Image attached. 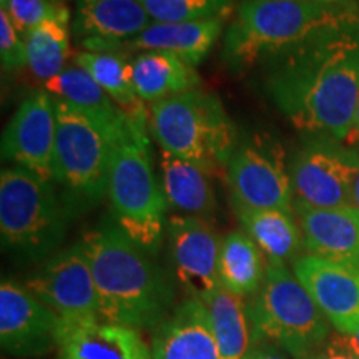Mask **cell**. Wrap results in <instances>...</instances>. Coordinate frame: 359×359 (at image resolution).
<instances>
[{"mask_svg":"<svg viewBox=\"0 0 359 359\" xmlns=\"http://www.w3.org/2000/svg\"><path fill=\"white\" fill-rule=\"evenodd\" d=\"M258 70L269 100L296 128L346 140L359 103V22L268 58Z\"/></svg>","mask_w":359,"mask_h":359,"instance_id":"cell-1","label":"cell"},{"mask_svg":"<svg viewBox=\"0 0 359 359\" xmlns=\"http://www.w3.org/2000/svg\"><path fill=\"white\" fill-rule=\"evenodd\" d=\"M79 245L92 268L103 321L148 330L167 320L173 304L168 278L114 218L85 233Z\"/></svg>","mask_w":359,"mask_h":359,"instance_id":"cell-2","label":"cell"},{"mask_svg":"<svg viewBox=\"0 0 359 359\" xmlns=\"http://www.w3.org/2000/svg\"><path fill=\"white\" fill-rule=\"evenodd\" d=\"M354 22H359L358 4L241 0L224 34L223 60L231 72L258 69L268 58Z\"/></svg>","mask_w":359,"mask_h":359,"instance_id":"cell-3","label":"cell"},{"mask_svg":"<svg viewBox=\"0 0 359 359\" xmlns=\"http://www.w3.org/2000/svg\"><path fill=\"white\" fill-rule=\"evenodd\" d=\"M148 122L130 118L115 143L109 177L114 222L148 255L158 251L165 230V198L151 161Z\"/></svg>","mask_w":359,"mask_h":359,"instance_id":"cell-4","label":"cell"},{"mask_svg":"<svg viewBox=\"0 0 359 359\" xmlns=\"http://www.w3.org/2000/svg\"><path fill=\"white\" fill-rule=\"evenodd\" d=\"M150 132L161 150L210 175L228 167L240 142L222 100L200 88L151 103Z\"/></svg>","mask_w":359,"mask_h":359,"instance_id":"cell-5","label":"cell"},{"mask_svg":"<svg viewBox=\"0 0 359 359\" xmlns=\"http://www.w3.org/2000/svg\"><path fill=\"white\" fill-rule=\"evenodd\" d=\"M55 111L52 182L60 188L58 195L67 215L74 218L97 206L109 193L111 155L120 135L58 98Z\"/></svg>","mask_w":359,"mask_h":359,"instance_id":"cell-6","label":"cell"},{"mask_svg":"<svg viewBox=\"0 0 359 359\" xmlns=\"http://www.w3.org/2000/svg\"><path fill=\"white\" fill-rule=\"evenodd\" d=\"M69 215L55 183L20 167L0 173L2 246L24 262L48 259L65 238Z\"/></svg>","mask_w":359,"mask_h":359,"instance_id":"cell-7","label":"cell"},{"mask_svg":"<svg viewBox=\"0 0 359 359\" xmlns=\"http://www.w3.org/2000/svg\"><path fill=\"white\" fill-rule=\"evenodd\" d=\"M253 343L266 341L306 359L330 336L327 320L285 263L266 264L258 293L246 304Z\"/></svg>","mask_w":359,"mask_h":359,"instance_id":"cell-8","label":"cell"},{"mask_svg":"<svg viewBox=\"0 0 359 359\" xmlns=\"http://www.w3.org/2000/svg\"><path fill=\"white\" fill-rule=\"evenodd\" d=\"M233 206L293 213V187L283 147L255 133L238 142L226 167Z\"/></svg>","mask_w":359,"mask_h":359,"instance_id":"cell-9","label":"cell"},{"mask_svg":"<svg viewBox=\"0 0 359 359\" xmlns=\"http://www.w3.org/2000/svg\"><path fill=\"white\" fill-rule=\"evenodd\" d=\"M358 175V151L326 135H314V138L294 151L290 161L296 201L314 208L353 205Z\"/></svg>","mask_w":359,"mask_h":359,"instance_id":"cell-10","label":"cell"},{"mask_svg":"<svg viewBox=\"0 0 359 359\" xmlns=\"http://www.w3.org/2000/svg\"><path fill=\"white\" fill-rule=\"evenodd\" d=\"M27 288L62 321L102 320L92 268L79 243L52 255L27 281Z\"/></svg>","mask_w":359,"mask_h":359,"instance_id":"cell-11","label":"cell"},{"mask_svg":"<svg viewBox=\"0 0 359 359\" xmlns=\"http://www.w3.org/2000/svg\"><path fill=\"white\" fill-rule=\"evenodd\" d=\"M175 278L188 298L205 302L222 288L218 262L222 241L203 218L175 215L167 223Z\"/></svg>","mask_w":359,"mask_h":359,"instance_id":"cell-12","label":"cell"},{"mask_svg":"<svg viewBox=\"0 0 359 359\" xmlns=\"http://www.w3.org/2000/svg\"><path fill=\"white\" fill-rule=\"evenodd\" d=\"M62 320L27 286L0 285V346L11 356H42L57 349Z\"/></svg>","mask_w":359,"mask_h":359,"instance_id":"cell-13","label":"cell"},{"mask_svg":"<svg viewBox=\"0 0 359 359\" xmlns=\"http://www.w3.org/2000/svg\"><path fill=\"white\" fill-rule=\"evenodd\" d=\"M57 138L55 97L45 90L20 103L2 135V160L52 180Z\"/></svg>","mask_w":359,"mask_h":359,"instance_id":"cell-14","label":"cell"},{"mask_svg":"<svg viewBox=\"0 0 359 359\" xmlns=\"http://www.w3.org/2000/svg\"><path fill=\"white\" fill-rule=\"evenodd\" d=\"M293 273L336 331L359 330V268L303 255L293 262Z\"/></svg>","mask_w":359,"mask_h":359,"instance_id":"cell-15","label":"cell"},{"mask_svg":"<svg viewBox=\"0 0 359 359\" xmlns=\"http://www.w3.org/2000/svg\"><path fill=\"white\" fill-rule=\"evenodd\" d=\"M294 212L308 255L359 268V210L356 206L314 208L294 201Z\"/></svg>","mask_w":359,"mask_h":359,"instance_id":"cell-16","label":"cell"},{"mask_svg":"<svg viewBox=\"0 0 359 359\" xmlns=\"http://www.w3.org/2000/svg\"><path fill=\"white\" fill-rule=\"evenodd\" d=\"M58 359H154L133 327L103 320L60 323Z\"/></svg>","mask_w":359,"mask_h":359,"instance_id":"cell-17","label":"cell"},{"mask_svg":"<svg viewBox=\"0 0 359 359\" xmlns=\"http://www.w3.org/2000/svg\"><path fill=\"white\" fill-rule=\"evenodd\" d=\"M154 359H222L212 316L198 298H187L155 327Z\"/></svg>","mask_w":359,"mask_h":359,"instance_id":"cell-18","label":"cell"},{"mask_svg":"<svg viewBox=\"0 0 359 359\" xmlns=\"http://www.w3.org/2000/svg\"><path fill=\"white\" fill-rule=\"evenodd\" d=\"M154 20L138 0H75V37L87 42H128Z\"/></svg>","mask_w":359,"mask_h":359,"instance_id":"cell-19","label":"cell"},{"mask_svg":"<svg viewBox=\"0 0 359 359\" xmlns=\"http://www.w3.org/2000/svg\"><path fill=\"white\" fill-rule=\"evenodd\" d=\"M226 17L182 22V24H160L154 22L137 37L123 42V50L168 52L182 58L188 65L196 67L203 62L223 32Z\"/></svg>","mask_w":359,"mask_h":359,"instance_id":"cell-20","label":"cell"},{"mask_svg":"<svg viewBox=\"0 0 359 359\" xmlns=\"http://www.w3.org/2000/svg\"><path fill=\"white\" fill-rule=\"evenodd\" d=\"M43 87L45 92L83 111L111 133L122 135L128 127L130 116L103 92L100 85L82 67H67L57 77L43 82Z\"/></svg>","mask_w":359,"mask_h":359,"instance_id":"cell-21","label":"cell"},{"mask_svg":"<svg viewBox=\"0 0 359 359\" xmlns=\"http://www.w3.org/2000/svg\"><path fill=\"white\" fill-rule=\"evenodd\" d=\"M208 172L168 151H160V183L168 206L190 217H212L217 210Z\"/></svg>","mask_w":359,"mask_h":359,"instance_id":"cell-22","label":"cell"},{"mask_svg":"<svg viewBox=\"0 0 359 359\" xmlns=\"http://www.w3.org/2000/svg\"><path fill=\"white\" fill-rule=\"evenodd\" d=\"M133 88L140 100L158 102L200 87L195 67L168 52H142L132 60Z\"/></svg>","mask_w":359,"mask_h":359,"instance_id":"cell-23","label":"cell"},{"mask_svg":"<svg viewBox=\"0 0 359 359\" xmlns=\"http://www.w3.org/2000/svg\"><path fill=\"white\" fill-rule=\"evenodd\" d=\"M243 231L259 246L266 262L285 263L298 258L303 233L293 213L281 210H255L233 206Z\"/></svg>","mask_w":359,"mask_h":359,"instance_id":"cell-24","label":"cell"},{"mask_svg":"<svg viewBox=\"0 0 359 359\" xmlns=\"http://www.w3.org/2000/svg\"><path fill=\"white\" fill-rule=\"evenodd\" d=\"M266 257L243 230L230 231L222 240L219 285L240 298H253L266 275Z\"/></svg>","mask_w":359,"mask_h":359,"instance_id":"cell-25","label":"cell"},{"mask_svg":"<svg viewBox=\"0 0 359 359\" xmlns=\"http://www.w3.org/2000/svg\"><path fill=\"white\" fill-rule=\"evenodd\" d=\"M75 65L88 72L90 77L103 88V92L114 100L132 120L150 122L145 107L133 88L132 60L127 52H87L75 55Z\"/></svg>","mask_w":359,"mask_h":359,"instance_id":"cell-26","label":"cell"},{"mask_svg":"<svg viewBox=\"0 0 359 359\" xmlns=\"http://www.w3.org/2000/svg\"><path fill=\"white\" fill-rule=\"evenodd\" d=\"M203 303L212 316L219 358L243 359L253 344L248 309L243 298L218 288Z\"/></svg>","mask_w":359,"mask_h":359,"instance_id":"cell-27","label":"cell"},{"mask_svg":"<svg viewBox=\"0 0 359 359\" xmlns=\"http://www.w3.org/2000/svg\"><path fill=\"white\" fill-rule=\"evenodd\" d=\"M70 19L43 22L25 35L27 67L43 82L57 77L67 67L70 53Z\"/></svg>","mask_w":359,"mask_h":359,"instance_id":"cell-28","label":"cell"},{"mask_svg":"<svg viewBox=\"0 0 359 359\" xmlns=\"http://www.w3.org/2000/svg\"><path fill=\"white\" fill-rule=\"evenodd\" d=\"M150 19L160 24H182L230 17L235 0H138Z\"/></svg>","mask_w":359,"mask_h":359,"instance_id":"cell-29","label":"cell"},{"mask_svg":"<svg viewBox=\"0 0 359 359\" xmlns=\"http://www.w3.org/2000/svg\"><path fill=\"white\" fill-rule=\"evenodd\" d=\"M2 8L22 37L47 20L70 19L69 8L57 0H8Z\"/></svg>","mask_w":359,"mask_h":359,"instance_id":"cell-30","label":"cell"},{"mask_svg":"<svg viewBox=\"0 0 359 359\" xmlns=\"http://www.w3.org/2000/svg\"><path fill=\"white\" fill-rule=\"evenodd\" d=\"M0 62L4 72H13L27 67L25 39L19 34L4 8L0 11Z\"/></svg>","mask_w":359,"mask_h":359,"instance_id":"cell-31","label":"cell"},{"mask_svg":"<svg viewBox=\"0 0 359 359\" xmlns=\"http://www.w3.org/2000/svg\"><path fill=\"white\" fill-rule=\"evenodd\" d=\"M306 359H359V356L348 346L343 334H334Z\"/></svg>","mask_w":359,"mask_h":359,"instance_id":"cell-32","label":"cell"},{"mask_svg":"<svg viewBox=\"0 0 359 359\" xmlns=\"http://www.w3.org/2000/svg\"><path fill=\"white\" fill-rule=\"evenodd\" d=\"M243 359H288L281 353V348L266 341H257L251 344L250 351Z\"/></svg>","mask_w":359,"mask_h":359,"instance_id":"cell-33","label":"cell"},{"mask_svg":"<svg viewBox=\"0 0 359 359\" xmlns=\"http://www.w3.org/2000/svg\"><path fill=\"white\" fill-rule=\"evenodd\" d=\"M346 142L349 143H356L359 142V103H358V109H356V115H354V123L351 132H349Z\"/></svg>","mask_w":359,"mask_h":359,"instance_id":"cell-34","label":"cell"},{"mask_svg":"<svg viewBox=\"0 0 359 359\" xmlns=\"http://www.w3.org/2000/svg\"><path fill=\"white\" fill-rule=\"evenodd\" d=\"M343 336H344V341H346L348 346L351 348L353 351L359 356V330H356L351 334H343Z\"/></svg>","mask_w":359,"mask_h":359,"instance_id":"cell-35","label":"cell"},{"mask_svg":"<svg viewBox=\"0 0 359 359\" xmlns=\"http://www.w3.org/2000/svg\"><path fill=\"white\" fill-rule=\"evenodd\" d=\"M311 2L333 4V6H351V4H356V0H311Z\"/></svg>","mask_w":359,"mask_h":359,"instance_id":"cell-36","label":"cell"},{"mask_svg":"<svg viewBox=\"0 0 359 359\" xmlns=\"http://www.w3.org/2000/svg\"><path fill=\"white\" fill-rule=\"evenodd\" d=\"M353 206H356L359 210V175L356 178V183H354V191H353Z\"/></svg>","mask_w":359,"mask_h":359,"instance_id":"cell-37","label":"cell"},{"mask_svg":"<svg viewBox=\"0 0 359 359\" xmlns=\"http://www.w3.org/2000/svg\"><path fill=\"white\" fill-rule=\"evenodd\" d=\"M7 2H8V0H0V4H2V7H6Z\"/></svg>","mask_w":359,"mask_h":359,"instance_id":"cell-38","label":"cell"},{"mask_svg":"<svg viewBox=\"0 0 359 359\" xmlns=\"http://www.w3.org/2000/svg\"><path fill=\"white\" fill-rule=\"evenodd\" d=\"M57 2H64V0H57Z\"/></svg>","mask_w":359,"mask_h":359,"instance_id":"cell-39","label":"cell"}]
</instances>
